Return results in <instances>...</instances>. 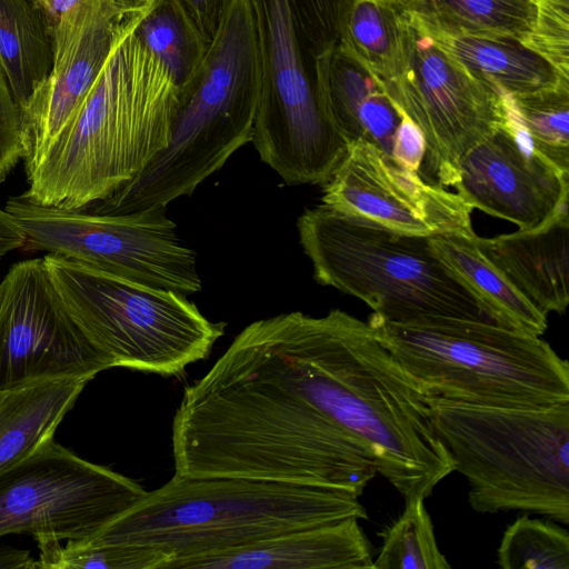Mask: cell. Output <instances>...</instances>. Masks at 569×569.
<instances>
[{
  "label": "cell",
  "mask_w": 569,
  "mask_h": 569,
  "mask_svg": "<svg viewBox=\"0 0 569 569\" xmlns=\"http://www.w3.org/2000/svg\"><path fill=\"white\" fill-rule=\"evenodd\" d=\"M405 16L403 70L385 91L422 134L420 176L452 187L461 158L511 122L509 102L506 93L471 76Z\"/></svg>",
  "instance_id": "11"
},
{
  "label": "cell",
  "mask_w": 569,
  "mask_h": 569,
  "mask_svg": "<svg viewBox=\"0 0 569 569\" xmlns=\"http://www.w3.org/2000/svg\"><path fill=\"white\" fill-rule=\"evenodd\" d=\"M397 4L430 30L520 42L536 17V0H399Z\"/></svg>",
  "instance_id": "24"
},
{
  "label": "cell",
  "mask_w": 569,
  "mask_h": 569,
  "mask_svg": "<svg viewBox=\"0 0 569 569\" xmlns=\"http://www.w3.org/2000/svg\"><path fill=\"white\" fill-rule=\"evenodd\" d=\"M141 1H146V0H141Z\"/></svg>",
  "instance_id": "39"
},
{
  "label": "cell",
  "mask_w": 569,
  "mask_h": 569,
  "mask_svg": "<svg viewBox=\"0 0 569 569\" xmlns=\"http://www.w3.org/2000/svg\"><path fill=\"white\" fill-rule=\"evenodd\" d=\"M315 353L331 420L370 451L405 500L429 497L455 465L419 385L368 322L340 309L316 317Z\"/></svg>",
  "instance_id": "3"
},
{
  "label": "cell",
  "mask_w": 569,
  "mask_h": 569,
  "mask_svg": "<svg viewBox=\"0 0 569 569\" xmlns=\"http://www.w3.org/2000/svg\"><path fill=\"white\" fill-rule=\"evenodd\" d=\"M4 210L31 250L184 296L201 290L196 252L178 238L166 207L109 214L66 210L9 197Z\"/></svg>",
  "instance_id": "10"
},
{
  "label": "cell",
  "mask_w": 569,
  "mask_h": 569,
  "mask_svg": "<svg viewBox=\"0 0 569 569\" xmlns=\"http://www.w3.org/2000/svg\"><path fill=\"white\" fill-rule=\"evenodd\" d=\"M510 111L508 126L461 158L452 187L472 209L513 222L519 230L537 229L568 208L569 172L530 147Z\"/></svg>",
  "instance_id": "16"
},
{
  "label": "cell",
  "mask_w": 569,
  "mask_h": 569,
  "mask_svg": "<svg viewBox=\"0 0 569 569\" xmlns=\"http://www.w3.org/2000/svg\"><path fill=\"white\" fill-rule=\"evenodd\" d=\"M178 88L132 30L61 132L28 169L27 200L81 210L138 177L168 146Z\"/></svg>",
  "instance_id": "1"
},
{
  "label": "cell",
  "mask_w": 569,
  "mask_h": 569,
  "mask_svg": "<svg viewBox=\"0 0 569 569\" xmlns=\"http://www.w3.org/2000/svg\"><path fill=\"white\" fill-rule=\"evenodd\" d=\"M521 43L569 79V0H536L532 28Z\"/></svg>",
  "instance_id": "30"
},
{
  "label": "cell",
  "mask_w": 569,
  "mask_h": 569,
  "mask_svg": "<svg viewBox=\"0 0 569 569\" xmlns=\"http://www.w3.org/2000/svg\"><path fill=\"white\" fill-rule=\"evenodd\" d=\"M132 33L162 63L177 88L192 76L209 46L183 0H152Z\"/></svg>",
  "instance_id": "26"
},
{
  "label": "cell",
  "mask_w": 569,
  "mask_h": 569,
  "mask_svg": "<svg viewBox=\"0 0 569 569\" xmlns=\"http://www.w3.org/2000/svg\"><path fill=\"white\" fill-rule=\"evenodd\" d=\"M357 493L248 477L176 475L87 540L137 546L166 557L162 569L292 530L366 519Z\"/></svg>",
  "instance_id": "2"
},
{
  "label": "cell",
  "mask_w": 569,
  "mask_h": 569,
  "mask_svg": "<svg viewBox=\"0 0 569 569\" xmlns=\"http://www.w3.org/2000/svg\"><path fill=\"white\" fill-rule=\"evenodd\" d=\"M507 97L530 147L569 172V80Z\"/></svg>",
  "instance_id": "27"
},
{
  "label": "cell",
  "mask_w": 569,
  "mask_h": 569,
  "mask_svg": "<svg viewBox=\"0 0 569 569\" xmlns=\"http://www.w3.org/2000/svg\"><path fill=\"white\" fill-rule=\"evenodd\" d=\"M230 0H183L201 33L210 42Z\"/></svg>",
  "instance_id": "32"
},
{
  "label": "cell",
  "mask_w": 569,
  "mask_h": 569,
  "mask_svg": "<svg viewBox=\"0 0 569 569\" xmlns=\"http://www.w3.org/2000/svg\"><path fill=\"white\" fill-rule=\"evenodd\" d=\"M297 228L316 281L362 300L386 321L501 326L436 256L430 237L397 232L323 203L306 209Z\"/></svg>",
  "instance_id": "6"
},
{
  "label": "cell",
  "mask_w": 569,
  "mask_h": 569,
  "mask_svg": "<svg viewBox=\"0 0 569 569\" xmlns=\"http://www.w3.org/2000/svg\"><path fill=\"white\" fill-rule=\"evenodd\" d=\"M32 1H34L36 3L41 6L40 0H32Z\"/></svg>",
  "instance_id": "38"
},
{
  "label": "cell",
  "mask_w": 569,
  "mask_h": 569,
  "mask_svg": "<svg viewBox=\"0 0 569 569\" xmlns=\"http://www.w3.org/2000/svg\"><path fill=\"white\" fill-rule=\"evenodd\" d=\"M53 64V40L40 4L0 0V68L19 109L44 86Z\"/></svg>",
  "instance_id": "23"
},
{
  "label": "cell",
  "mask_w": 569,
  "mask_h": 569,
  "mask_svg": "<svg viewBox=\"0 0 569 569\" xmlns=\"http://www.w3.org/2000/svg\"><path fill=\"white\" fill-rule=\"evenodd\" d=\"M372 565L371 547L359 519L347 518L193 558L177 569H356Z\"/></svg>",
  "instance_id": "18"
},
{
  "label": "cell",
  "mask_w": 569,
  "mask_h": 569,
  "mask_svg": "<svg viewBox=\"0 0 569 569\" xmlns=\"http://www.w3.org/2000/svg\"><path fill=\"white\" fill-rule=\"evenodd\" d=\"M406 16L396 3L355 0L340 43L379 80L392 83L405 66Z\"/></svg>",
  "instance_id": "25"
},
{
  "label": "cell",
  "mask_w": 569,
  "mask_h": 569,
  "mask_svg": "<svg viewBox=\"0 0 569 569\" xmlns=\"http://www.w3.org/2000/svg\"><path fill=\"white\" fill-rule=\"evenodd\" d=\"M379 341L426 397L501 408L569 402V365L539 336L481 321L396 323L372 313Z\"/></svg>",
  "instance_id": "7"
},
{
  "label": "cell",
  "mask_w": 569,
  "mask_h": 569,
  "mask_svg": "<svg viewBox=\"0 0 569 569\" xmlns=\"http://www.w3.org/2000/svg\"><path fill=\"white\" fill-rule=\"evenodd\" d=\"M475 236H433L430 242L436 256L501 326L541 337L548 326L547 315L521 295L481 253Z\"/></svg>",
  "instance_id": "22"
},
{
  "label": "cell",
  "mask_w": 569,
  "mask_h": 569,
  "mask_svg": "<svg viewBox=\"0 0 569 569\" xmlns=\"http://www.w3.org/2000/svg\"><path fill=\"white\" fill-rule=\"evenodd\" d=\"M502 569H569V537L550 521L522 516L503 532L497 550Z\"/></svg>",
  "instance_id": "29"
},
{
  "label": "cell",
  "mask_w": 569,
  "mask_h": 569,
  "mask_svg": "<svg viewBox=\"0 0 569 569\" xmlns=\"http://www.w3.org/2000/svg\"><path fill=\"white\" fill-rule=\"evenodd\" d=\"M0 284V393L112 368L68 313L43 258L14 263Z\"/></svg>",
  "instance_id": "13"
},
{
  "label": "cell",
  "mask_w": 569,
  "mask_h": 569,
  "mask_svg": "<svg viewBox=\"0 0 569 569\" xmlns=\"http://www.w3.org/2000/svg\"><path fill=\"white\" fill-rule=\"evenodd\" d=\"M322 91L328 113L347 143L375 144L402 166L421 151V132L391 101L379 80L340 42L327 59Z\"/></svg>",
  "instance_id": "17"
},
{
  "label": "cell",
  "mask_w": 569,
  "mask_h": 569,
  "mask_svg": "<svg viewBox=\"0 0 569 569\" xmlns=\"http://www.w3.org/2000/svg\"><path fill=\"white\" fill-rule=\"evenodd\" d=\"M21 114L0 68V183L22 160Z\"/></svg>",
  "instance_id": "31"
},
{
  "label": "cell",
  "mask_w": 569,
  "mask_h": 569,
  "mask_svg": "<svg viewBox=\"0 0 569 569\" xmlns=\"http://www.w3.org/2000/svg\"><path fill=\"white\" fill-rule=\"evenodd\" d=\"M416 23L442 52L500 93H527L569 80L516 39L449 34Z\"/></svg>",
  "instance_id": "21"
},
{
  "label": "cell",
  "mask_w": 569,
  "mask_h": 569,
  "mask_svg": "<svg viewBox=\"0 0 569 569\" xmlns=\"http://www.w3.org/2000/svg\"><path fill=\"white\" fill-rule=\"evenodd\" d=\"M152 0H80L52 34L51 72L20 110L22 161L30 168L77 112L117 43Z\"/></svg>",
  "instance_id": "15"
},
{
  "label": "cell",
  "mask_w": 569,
  "mask_h": 569,
  "mask_svg": "<svg viewBox=\"0 0 569 569\" xmlns=\"http://www.w3.org/2000/svg\"><path fill=\"white\" fill-rule=\"evenodd\" d=\"M422 498L406 500L401 516L382 532L375 569H449Z\"/></svg>",
  "instance_id": "28"
},
{
  "label": "cell",
  "mask_w": 569,
  "mask_h": 569,
  "mask_svg": "<svg viewBox=\"0 0 569 569\" xmlns=\"http://www.w3.org/2000/svg\"><path fill=\"white\" fill-rule=\"evenodd\" d=\"M322 203L397 232L471 238L472 208L457 193L426 181L375 144L357 140L322 186Z\"/></svg>",
  "instance_id": "14"
},
{
  "label": "cell",
  "mask_w": 569,
  "mask_h": 569,
  "mask_svg": "<svg viewBox=\"0 0 569 569\" xmlns=\"http://www.w3.org/2000/svg\"><path fill=\"white\" fill-rule=\"evenodd\" d=\"M1 300H2V289H1V284H0V306H1Z\"/></svg>",
  "instance_id": "37"
},
{
  "label": "cell",
  "mask_w": 569,
  "mask_h": 569,
  "mask_svg": "<svg viewBox=\"0 0 569 569\" xmlns=\"http://www.w3.org/2000/svg\"><path fill=\"white\" fill-rule=\"evenodd\" d=\"M353 1L249 0L261 71L251 142L289 186L326 184L347 151L322 76Z\"/></svg>",
  "instance_id": "4"
},
{
  "label": "cell",
  "mask_w": 569,
  "mask_h": 569,
  "mask_svg": "<svg viewBox=\"0 0 569 569\" xmlns=\"http://www.w3.org/2000/svg\"><path fill=\"white\" fill-rule=\"evenodd\" d=\"M23 246V233L11 216L4 209H0V259Z\"/></svg>",
  "instance_id": "33"
},
{
  "label": "cell",
  "mask_w": 569,
  "mask_h": 569,
  "mask_svg": "<svg viewBox=\"0 0 569 569\" xmlns=\"http://www.w3.org/2000/svg\"><path fill=\"white\" fill-rule=\"evenodd\" d=\"M93 378L67 376L0 393V472L47 441Z\"/></svg>",
  "instance_id": "20"
},
{
  "label": "cell",
  "mask_w": 569,
  "mask_h": 569,
  "mask_svg": "<svg viewBox=\"0 0 569 569\" xmlns=\"http://www.w3.org/2000/svg\"><path fill=\"white\" fill-rule=\"evenodd\" d=\"M44 266L64 308L113 367L163 377L206 359L224 333L187 296L47 253Z\"/></svg>",
  "instance_id": "9"
},
{
  "label": "cell",
  "mask_w": 569,
  "mask_h": 569,
  "mask_svg": "<svg viewBox=\"0 0 569 569\" xmlns=\"http://www.w3.org/2000/svg\"><path fill=\"white\" fill-rule=\"evenodd\" d=\"M379 1H385V2H390V3H396V4L399 2V0H379Z\"/></svg>",
  "instance_id": "36"
},
{
  "label": "cell",
  "mask_w": 569,
  "mask_h": 569,
  "mask_svg": "<svg viewBox=\"0 0 569 569\" xmlns=\"http://www.w3.org/2000/svg\"><path fill=\"white\" fill-rule=\"evenodd\" d=\"M80 0H40L41 8L44 13L51 36L53 34L62 18Z\"/></svg>",
  "instance_id": "35"
},
{
  "label": "cell",
  "mask_w": 569,
  "mask_h": 569,
  "mask_svg": "<svg viewBox=\"0 0 569 569\" xmlns=\"http://www.w3.org/2000/svg\"><path fill=\"white\" fill-rule=\"evenodd\" d=\"M257 32L249 0H230L207 52L178 88L168 146L116 201L124 212L190 196L251 142L260 97Z\"/></svg>",
  "instance_id": "5"
},
{
  "label": "cell",
  "mask_w": 569,
  "mask_h": 569,
  "mask_svg": "<svg viewBox=\"0 0 569 569\" xmlns=\"http://www.w3.org/2000/svg\"><path fill=\"white\" fill-rule=\"evenodd\" d=\"M481 253L542 313H563L569 302L568 208L531 230L473 238Z\"/></svg>",
  "instance_id": "19"
},
{
  "label": "cell",
  "mask_w": 569,
  "mask_h": 569,
  "mask_svg": "<svg viewBox=\"0 0 569 569\" xmlns=\"http://www.w3.org/2000/svg\"><path fill=\"white\" fill-rule=\"evenodd\" d=\"M37 568V561L28 550L0 546V569Z\"/></svg>",
  "instance_id": "34"
},
{
  "label": "cell",
  "mask_w": 569,
  "mask_h": 569,
  "mask_svg": "<svg viewBox=\"0 0 569 569\" xmlns=\"http://www.w3.org/2000/svg\"><path fill=\"white\" fill-rule=\"evenodd\" d=\"M147 491L90 462L54 438L0 472V538L82 540L130 509Z\"/></svg>",
  "instance_id": "12"
},
{
  "label": "cell",
  "mask_w": 569,
  "mask_h": 569,
  "mask_svg": "<svg viewBox=\"0 0 569 569\" xmlns=\"http://www.w3.org/2000/svg\"><path fill=\"white\" fill-rule=\"evenodd\" d=\"M435 430L480 513L522 510L569 522V402L501 408L427 397Z\"/></svg>",
  "instance_id": "8"
}]
</instances>
